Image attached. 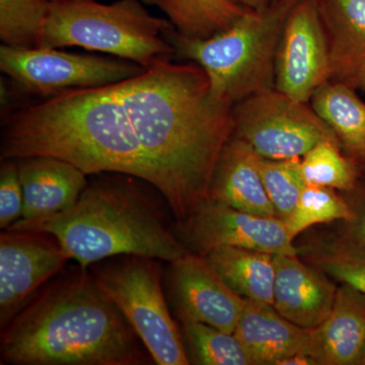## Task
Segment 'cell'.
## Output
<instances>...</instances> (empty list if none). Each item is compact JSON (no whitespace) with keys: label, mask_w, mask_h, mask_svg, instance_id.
Here are the masks:
<instances>
[{"label":"cell","mask_w":365,"mask_h":365,"mask_svg":"<svg viewBox=\"0 0 365 365\" xmlns=\"http://www.w3.org/2000/svg\"><path fill=\"white\" fill-rule=\"evenodd\" d=\"M232 108L198 64H162L100 88L67 91L6 118L1 160L49 155L86 175L151 185L178 222L207 199L234 133Z\"/></svg>","instance_id":"cell-1"},{"label":"cell","mask_w":365,"mask_h":365,"mask_svg":"<svg viewBox=\"0 0 365 365\" xmlns=\"http://www.w3.org/2000/svg\"><path fill=\"white\" fill-rule=\"evenodd\" d=\"M138 336L86 269L53 283L4 329L1 364L143 365Z\"/></svg>","instance_id":"cell-2"},{"label":"cell","mask_w":365,"mask_h":365,"mask_svg":"<svg viewBox=\"0 0 365 365\" xmlns=\"http://www.w3.org/2000/svg\"><path fill=\"white\" fill-rule=\"evenodd\" d=\"M100 175L88 182L74 207L49 217L19 220L9 230L51 235L83 269L119 256L170 263L189 253L140 180L118 173Z\"/></svg>","instance_id":"cell-3"},{"label":"cell","mask_w":365,"mask_h":365,"mask_svg":"<svg viewBox=\"0 0 365 365\" xmlns=\"http://www.w3.org/2000/svg\"><path fill=\"white\" fill-rule=\"evenodd\" d=\"M297 0L270 2L263 11H248L227 30L207 39H192L174 26L165 36L178 58L205 71L211 93L232 106L275 88L276 53L283 26Z\"/></svg>","instance_id":"cell-4"},{"label":"cell","mask_w":365,"mask_h":365,"mask_svg":"<svg viewBox=\"0 0 365 365\" xmlns=\"http://www.w3.org/2000/svg\"><path fill=\"white\" fill-rule=\"evenodd\" d=\"M170 26V21L151 16L138 0L109 6L95 0H52L37 48L76 46L150 69L176 57L165 36Z\"/></svg>","instance_id":"cell-5"},{"label":"cell","mask_w":365,"mask_h":365,"mask_svg":"<svg viewBox=\"0 0 365 365\" xmlns=\"http://www.w3.org/2000/svg\"><path fill=\"white\" fill-rule=\"evenodd\" d=\"M155 259L119 256L93 264L91 277L114 302L158 365H188L182 334L170 313Z\"/></svg>","instance_id":"cell-6"},{"label":"cell","mask_w":365,"mask_h":365,"mask_svg":"<svg viewBox=\"0 0 365 365\" xmlns=\"http://www.w3.org/2000/svg\"><path fill=\"white\" fill-rule=\"evenodd\" d=\"M309 104L275 88L254 93L234 105L232 136L268 160L302 158L322 141L340 144Z\"/></svg>","instance_id":"cell-7"},{"label":"cell","mask_w":365,"mask_h":365,"mask_svg":"<svg viewBox=\"0 0 365 365\" xmlns=\"http://www.w3.org/2000/svg\"><path fill=\"white\" fill-rule=\"evenodd\" d=\"M0 69L26 93L44 98L112 85L146 71L135 62L114 56L6 45L0 47Z\"/></svg>","instance_id":"cell-8"},{"label":"cell","mask_w":365,"mask_h":365,"mask_svg":"<svg viewBox=\"0 0 365 365\" xmlns=\"http://www.w3.org/2000/svg\"><path fill=\"white\" fill-rule=\"evenodd\" d=\"M175 232L189 253L204 256L218 247H239L273 255H299V247L280 218L246 212L216 202L202 201L178 223Z\"/></svg>","instance_id":"cell-9"},{"label":"cell","mask_w":365,"mask_h":365,"mask_svg":"<svg viewBox=\"0 0 365 365\" xmlns=\"http://www.w3.org/2000/svg\"><path fill=\"white\" fill-rule=\"evenodd\" d=\"M330 76L328 44L314 0H297L288 14L276 53L275 88L309 103Z\"/></svg>","instance_id":"cell-10"},{"label":"cell","mask_w":365,"mask_h":365,"mask_svg":"<svg viewBox=\"0 0 365 365\" xmlns=\"http://www.w3.org/2000/svg\"><path fill=\"white\" fill-rule=\"evenodd\" d=\"M71 260L51 235L9 230L0 235V328Z\"/></svg>","instance_id":"cell-11"},{"label":"cell","mask_w":365,"mask_h":365,"mask_svg":"<svg viewBox=\"0 0 365 365\" xmlns=\"http://www.w3.org/2000/svg\"><path fill=\"white\" fill-rule=\"evenodd\" d=\"M165 280L181 323L198 322L235 332L247 299L225 284L205 257L188 253L170 262Z\"/></svg>","instance_id":"cell-12"},{"label":"cell","mask_w":365,"mask_h":365,"mask_svg":"<svg viewBox=\"0 0 365 365\" xmlns=\"http://www.w3.org/2000/svg\"><path fill=\"white\" fill-rule=\"evenodd\" d=\"M275 267L274 309L302 328L321 325L332 311L338 287L299 255H275Z\"/></svg>","instance_id":"cell-13"},{"label":"cell","mask_w":365,"mask_h":365,"mask_svg":"<svg viewBox=\"0 0 365 365\" xmlns=\"http://www.w3.org/2000/svg\"><path fill=\"white\" fill-rule=\"evenodd\" d=\"M24 195L20 220L66 212L78 203L88 186V175L72 163L49 155L16 160Z\"/></svg>","instance_id":"cell-14"},{"label":"cell","mask_w":365,"mask_h":365,"mask_svg":"<svg viewBox=\"0 0 365 365\" xmlns=\"http://www.w3.org/2000/svg\"><path fill=\"white\" fill-rule=\"evenodd\" d=\"M261 158L248 143L232 136L218 158L207 198L253 215L276 216L262 180Z\"/></svg>","instance_id":"cell-15"},{"label":"cell","mask_w":365,"mask_h":365,"mask_svg":"<svg viewBox=\"0 0 365 365\" xmlns=\"http://www.w3.org/2000/svg\"><path fill=\"white\" fill-rule=\"evenodd\" d=\"M365 349V294L338 288L328 318L312 329L309 355L317 365H359Z\"/></svg>","instance_id":"cell-16"},{"label":"cell","mask_w":365,"mask_h":365,"mask_svg":"<svg viewBox=\"0 0 365 365\" xmlns=\"http://www.w3.org/2000/svg\"><path fill=\"white\" fill-rule=\"evenodd\" d=\"M312 329L281 316L271 304L247 300L235 336L253 365H280L287 357L309 355Z\"/></svg>","instance_id":"cell-17"},{"label":"cell","mask_w":365,"mask_h":365,"mask_svg":"<svg viewBox=\"0 0 365 365\" xmlns=\"http://www.w3.org/2000/svg\"><path fill=\"white\" fill-rule=\"evenodd\" d=\"M325 32L330 81L355 88L365 69V0H314Z\"/></svg>","instance_id":"cell-18"},{"label":"cell","mask_w":365,"mask_h":365,"mask_svg":"<svg viewBox=\"0 0 365 365\" xmlns=\"http://www.w3.org/2000/svg\"><path fill=\"white\" fill-rule=\"evenodd\" d=\"M230 289L250 302L273 306L275 255L239 247H218L204 255Z\"/></svg>","instance_id":"cell-19"},{"label":"cell","mask_w":365,"mask_h":365,"mask_svg":"<svg viewBox=\"0 0 365 365\" xmlns=\"http://www.w3.org/2000/svg\"><path fill=\"white\" fill-rule=\"evenodd\" d=\"M316 114L334 132L346 151L356 162H365V103L355 88L338 81H328L309 101Z\"/></svg>","instance_id":"cell-20"},{"label":"cell","mask_w":365,"mask_h":365,"mask_svg":"<svg viewBox=\"0 0 365 365\" xmlns=\"http://www.w3.org/2000/svg\"><path fill=\"white\" fill-rule=\"evenodd\" d=\"M167 14L177 32L207 39L230 28L246 13L235 0H143Z\"/></svg>","instance_id":"cell-21"},{"label":"cell","mask_w":365,"mask_h":365,"mask_svg":"<svg viewBox=\"0 0 365 365\" xmlns=\"http://www.w3.org/2000/svg\"><path fill=\"white\" fill-rule=\"evenodd\" d=\"M319 271L365 294V246L346 235L321 237L299 248Z\"/></svg>","instance_id":"cell-22"},{"label":"cell","mask_w":365,"mask_h":365,"mask_svg":"<svg viewBox=\"0 0 365 365\" xmlns=\"http://www.w3.org/2000/svg\"><path fill=\"white\" fill-rule=\"evenodd\" d=\"M182 326L190 364L253 365L234 333L198 322H182Z\"/></svg>","instance_id":"cell-23"},{"label":"cell","mask_w":365,"mask_h":365,"mask_svg":"<svg viewBox=\"0 0 365 365\" xmlns=\"http://www.w3.org/2000/svg\"><path fill=\"white\" fill-rule=\"evenodd\" d=\"M300 170L309 185L351 192L356 188L357 170L341 153L340 144L322 141L300 158Z\"/></svg>","instance_id":"cell-24"},{"label":"cell","mask_w":365,"mask_h":365,"mask_svg":"<svg viewBox=\"0 0 365 365\" xmlns=\"http://www.w3.org/2000/svg\"><path fill=\"white\" fill-rule=\"evenodd\" d=\"M353 217L354 209L336 190L307 184L294 212L284 222L295 239L313 225L339 220L348 222Z\"/></svg>","instance_id":"cell-25"},{"label":"cell","mask_w":365,"mask_h":365,"mask_svg":"<svg viewBox=\"0 0 365 365\" xmlns=\"http://www.w3.org/2000/svg\"><path fill=\"white\" fill-rule=\"evenodd\" d=\"M52 0H0V39L16 49L37 48Z\"/></svg>","instance_id":"cell-26"},{"label":"cell","mask_w":365,"mask_h":365,"mask_svg":"<svg viewBox=\"0 0 365 365\" xmlns=\"http://www.w3.org/2000/svg\"><path fill=\"white\" fill-rule=\"evenodd\" d=\"M260 170L276 216L285 222L294 212L307 185L300 170V158L268 160L262 158Z\"/></svg>","instance_id":"cell-27"},{"label":"cell","mask_w":365,"mask_h":365,"mask_svg":"<svg viewBox=\"0 0 365 365\" xmlns=\"http://www.w3.org/2000/svg\"><path fill=\"white\" fill-rule=\"evenodd\" d=\"M0 168V228L9 230L21 220L24 210L23 189L16 160H1Z\"/></svg>","instance_id":"cell-28"},{"label":"cell","mask_w":365,"mask_h":365,"mask_svg":"<svg viewBox=\"0 0 365 365\" xmlns=\"http://www.w3.org/2000/svg\"><path fill=\"white\" fill-rule=\"evenodd\" d=\"M360 207L354 208V217L347 223L345 234L350 239L354 240L365 246V203L360 204Z\"/></svg>","instance_id":"cell-29"},{"label":"cell","mask_w":365,"mask_h":365,"mask_svg":"<svg viewBox=\"0 0 365 365\" xmlns=\"http://www.w3.org/2000/svg\"><path fill=\"white\" fill-rule=\"evenodd\" d=\"M235 1L248 11H260L270 4L271 0H235Z\"/></svg>","instance_id":"cell-30"},{"label":"cell","mask_w":365,"mask_h":365,"mask_svg":"<svg viewBox=\"0 0 365 365\" xmlns=\"http://www.w3.org/2000/svg\"><path fill=\"white\" fill-rule=\"evenodd\" d=\"M355 88H361V90L365 91V69L360 74L359 79H357L356 83H355Z\"/></svg>","instance_id":"cell-31"},{"label":"cell","mask_w":365,"mask_h":365,"mask_svg":"<svg viewBox=\"0 0 365 365\" xmlns=\"http://www.w3.org/2000/svg\"><path fill=\"white\" fill-rule=\"evenodd\" d=\"M359 365H365V349H364V353H362L361 359H360V360H359Z\"/></svg>","instance_id":"cell-32"},{"label":"cell","mask_w":365,"mask_h":365,"mask_svg":"<svg viewBox=\"0 0 365 365\" xmlns=\"http://www.w3.org/2000/svg\"><path fill=\"white\" fill-rule=\"evenodd\" d=\"M273 1H278V0H271V2H273Z\"/></svg>","instance_id":"cell-33"},{"label":"cell","mask_w":365,"mask_h":365,"mask_svg":"<svg viewBox=\"0 0 365 365\" xmlns=\"http://www.w3.org/2000/svg\"><path fill=\"white\" fill-rule=\"evenodd\" d=\"M364 168H365V162L364 163Z\"/></svg>","instance_id":"cell-34"}]
</instances>
